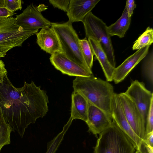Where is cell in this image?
Returning a JSON list of instances; mask_svg holds the SVG:
<instances>
[{
    "instance_id": "cell-1",
    "label": "cell",
    "mask_w": 153,
    "mask_h": 153,
    "mask_svg": "<svg viewBox=\"0 0 153 153\" xmlns=\"http://www.w3.org/2000/svg\"><path fill=\"white\" fill-rule=\"evenodd\" d=\"M48 97L45 91L32 81L14 87L7 77L0 84V106L7 123L22 138L28 125L45 116L48 111Z\"/></svg>"
},
{
    "instance_id": "cell-2",
    "label": "cell",
    "mask_w": 153,
    "mask_h": 153,
    "mask_svg": "<svg viewBox=\"0 0 153 153\" xmlns=\"http://www.w3.org/2000/svg\"><path fill=\"white\" fill-rule=\"evenodd\" d=\"M73 87L74 91L80 94L88 102L112 118L111 101L114 92L111 84L92 74L88 76H76L73 81Z\"/></svg>"
},
{
    "instance_id": "cell-3",
    "label": "cell",
    "mask_w": 153,
    "mask_h": 153,
    "mask_svg": "<svg viewBox=\"0 0 153 153\" xmlns=\"http://www.w3.org/2000/svg\"><path fill=\"white\" fill-rule=\"evenodd\" d=\"M99 134L94 153H135L136 151L131 141L113 120L111 125Z\"/></svg>"
},
{
    "instance_id": "cell-4",
    "label": "cell",
    "mask_w": 153,
    "mask_h": 153,
    "mask_svg": "<svg viewBox=\"0 0 153 153\" xmlns=\"http://www.w3.org/2000/svg\"><path fill=\"white\" fill-rule=\"evenodd\" d=\"M72 23L68 21L64 23H51V27L59 40L63 53L69 59L93 74L84 59L78 36Z\"/></svg>"
},
{
    "instance_id": "cell-5",
    "label": "cell",
    "mask_w": 153,
    "mask_h": 153,
    "mask_svg": "<svg viewBox=\"0 0 153 153\" xmlns=\"http://www.w3.org/2000/svg\"><path fill=\"white\" fill-rule=\"evenodd\" d=\"M38 32L25 30L16 25V18L12 16L0 19V58L14 47L21 46L25 40Z\"/></svg>"
},
{
    "instance_id": "cell-6",
    "label": "cell",
    "mask_w": 153,
    "mask_h": 153,
    "mask_svg": "<svg viewBox=\"0 0 153 153\" xmlns=\"http://www.w3.org/2000/svg\"><path fill=\"white\" fill-rule=\"evenodd\" d=\"M82 22L86 37L95 39L100 42L110 63L116 68L114 49L106 24L91 12L87 15Z\"/></svg>"
},
{
    "instance_id": "cell-7",
    "label": "cell",
    "mask_w": 153,
    "mask_h": 153,
    "mask_svg": "<svg viewBox=\"0 0 153 153\" xmlns=\"http://www.w3.org/2000/svg\"><path fill=\"white\" fill-rule=\"evenodd\" d=\"M111 109L112 119L126 136L136 150H140L143 140L136 134L131 127L124 113L118 94L114 92L111 99Z\"/></svg>"
},
{
    "instance_id": "cell-8",
    "label": "cell",
    "mask_w": 153,
    "mask_h": 153,
    "mask_svg": "<svg viewBox=\"0 0 153 153\" xmlns=\"http://www.w3.org/2000/svg\"><path fill=\"white\" fill-rule=\"evenodd\" d=\"M118 94L128 123L136 134L143 140L145 133L146 121L136 105L124 92Z\"/></svg>"
},
{
    "instance_id": "cell-9",
    "label": "cell",
    "mask_w": 153,
    "mask_h": 153,
    "mask_svg": "<svg viewBox=\"0 0 153 153\" xmlns=\"http://www.w3.org/2000/svg\"><path fill=\"white\" fill-rule=\"evenodd\" d=\"M15 18L16 25L28 31L38 32L39 29L51 25V22L45 18L33 4L28 5Z\"/></svg>"
},
{
    "instance_id": "cell-10",
    "label": "cell",
    "mask_w": 153,
    "mask_h": 153,
    "mask_svg": "<svg viewBox=\"0 0 153 153\" xmlns=\"http://www.w3.org/2000/svg\"><path fill=\"white\" fill-rule=\"evenodd\" d=\"M145 84L137 80L133 81L124 93L134 102L146 122L153 93L148 90Z\"/></svg>"
},
{
    "instance_id": "cell-11",
    "label": "cell",
    "mask_w": 153,
    "mask_h": 153,
    "mask_svg": "<svg viewBox=\"0 0 153 153\" xmlns=\"http://www.w3.org/2000/svg\"><path fill=\"white\" fill-rule=\"evenodd\" d=\"M49 59L55 68L63 74L76 76H88L93 74L68 58L63 52L51 55Z\"/></svg>"
},
{
    "instance_id": "cell-12",
    "label": "cell",
    "mask_w": 153,
    "mask_h": 153,
    "mask_svg": "<svg viewBox=\"0 0 153 153\" xmlns=\"http://www.w3.org/2000/svg\"><path fill=\"white\" fill-rule=\"evenodd\" d=\"M112 120L103 110L88 102L86 123L89 132L95 135L100 134L111 125Z\"/></svg>"
},
{
    "instance_id": "cell-13",
    "label": "cell",
    "mask_w": 153,
    "mask_h": 153,
    "mask_svg": "<svg viewBox=\"0 0 153 153\" xmlns=\"http://www.w3.org/2000/svg\"><path fill=\"white\" fill-rule=\"evenodd\" d=\"M149 46L138 50L115 68L113 76V81L115 84L122 81L133 68L144 58L149 52Z\"/></svg>"
},
{
    "instance_id": "cell-14",
    "label": "cell",
    "mask_w": 153,
    "mask_h": 153,
    "mask_svg": "<svg viewBox=\"0 0 153 153\" xmlns=\"http://www.w3.org/2000/svg\"><path fill=\"white\" fill-rule=\"evenodd\" d=\"M36 35V43L41 49L51 55L56 53H63L59 38L51 26L42 28Z\"/></svg>"
},
{
    "instance_id": "cell-15",
    "label": "cell",
    "mask_w": 153,
    "mask_h": 153,
    "mask_svg": "<svg viewBox=\"0 0 153 153\" xmlns=\"http://www.w3.org/2000/svg\"><path fill=\"white\" fill-rule=\"evenodd\" d=\"M100 0H70L67 12L68 21L72 23L82 22Z\"/></svg>"
},
{
    "instance_id": "cell-16",
    "label": "cell",
    "mask_w": 153,
    "mask_h": 153,
    "mask_svg": "<svg viewBox=\"0 0 153 153\" xmlns=\"http://www.w3.org/2000/svg\"><path fill=\"white\" fill-rule=\"evenodd\" d=\"M88 41L93 55L99 62L106 79L108 82L113 81L115 69L109 61L107 55L100 42L97 39L89 37Z\"/></svg>"
},
{
    "instance_id": "cell-17",
    "label": "cell",
    "mask_w": 153,
    "mask_h": 153,
    "mask_svg": "<svg viewBox=\"0 0 153 153\" xmlns=\"http://www.w3.org/2000/svg\"><path fill=\"white\" fill-rule=\"evenodd\" d=\"M88 102L80 94L74 91L71 95V116L72 120L79 119L85 122L87 120Z\"/></svg>"
},
{
    "instance_id": "cell-18",
    "label": "cell",
    "mask_w": 153,
    "mask_h": 153,
    "mask_svg": "<svg viewBox=\"0 0 153 153\" xmlns=\"http://www.w3.org/2000/svg\"><path fill=\"white\" fill-rule=\"evenodd\" d=\"M131 19L125 7L120 17L115 22L107 26V31L110 36H117L120 38L124 37L129 27Z\"/></svg>"
},
{
    "instance_id": "cell-19",
    "label": "cell",
    "mask_w": 153,
    "mask_h": 153,
    "mask_svg": "<svg viewBox=\"0 0 153 153\" xmlns=\"http://www.w3.org/2000/svg\"><path fill=\"white\" fill-rule=\"evenodd\" d=\"M12 131L5 120L0 106V151L4 146L10 143V135Z\"/></svg>"
},
{
    "instance_id": "cell-20",
    "label": "cell",
    "mask_w": 153,
    "mask_h": 153,
    "mask_svg": "<svg viewBox=\"0 0 153 153\" xmlns=\"http://www.w3.org/2000/svg\"><path fill=\"white\" fill-rule=\"evenodd\" d=\"M153 42V30L148 27L145 31L134 42L133 46L134 50H138L147 46H150Z\"/></svg>"
},
{
    "instance_id": "cell-21",
    "label": "cell",
    "mask_w": 153,
    "mask_h": 153,
    "mask_svg": "<svg viewBox=\"0 0 153 153\" xmlns=\"http://www.w3.org/2000/svg\"><path fill=\"white\" fill-rule=\"evenodd\" d=\"M72 122L69 120L64 126L62 131L48 144L47 151L45 153H55L63 140L64 136Z\"/></svg>"
},
{
    "instance_id": "cell-22",
    "label": "cell",
    "mask_w": 153,
    "mask_h": 153,
    "mask_svg": "<svg viewBox=\"0 0 153 153\" xmlns=\"http://www.w3.org/2000/svg\"><path fill=\"white\" fill-rule=\"evenodd\" d=\"M142 71L152 85L153 83V50L149 52L143 59Z\"/></svg>"
},
{
    "instance_id": "cell-23",
    "label": "cell",
    "mask_w": 153,
    "mask_h": 153,
    "mask_svg": "<svg viewBox=\"0 0 153 153\" xmlns=\"http://www.w3.org/2000/svg\"><path fill=\"white\" fill-rule=\"evenodd\" d=\"M79 43L84 60L88 68L91 70L94 55L86 37L79 39Z\"/></svg>"
},
{
    "instance_id": "cell-24",
    "label": "cell",
    "mask_w": 153,
    "mask_h": 153,
    "mask_svg": "<svg viewBox=\"0 0 153 153\" xmlns=\"http://www.w3.org/2000/svg\"><path fill=\"white\" fill-rule=\"evenodd\" d=\"M153 132V99H152L146 120L144 136Z\"/></svg>"
},
{
    "instance_id": "cell-25",
    "label": "cell",
    "mask_w": 153,
    "mask_h": 153,
    "mask_svg": "<svg viewBox=\"0 0 153 153\" xmlns=\"http://www.w3.org/2000/svg\"><path fill=\"white\" fill-rule=\"evenodd\" d=\"M5 7L11 12H13L22 8V1L21 0H4Z\"/></svg>"
},
{
    "instance_id": "cell-26",
    "label": "cell",
    "mask_w": 153,
    "mask_h": 153,
    "mask_svg": "<svg viewBox=\"0 0 153 153\" xmlns=\"http://www.w3.org/2000/svg\"><path fill=\"white\" fill-rule=\"evenodd\" d=\"M70 0H50L49 2L55 8H57L67 12Z\"/></svg>"
},
{
    "instance_id": "cell-27",
    "label": "cell",
    "mask_w": 153,
    "mask_h": 153,
    "mask_svg": "<svg viewBox=\"0 0 153 153\" xmlns=\"http://www.w3.org/2000/svg\"><path fill=\"white\" fill-rule=\"evenodd\" d=\"M126 7L128 16L129 17H131L133 13L134 9L136 7V4L133 0H127L126 1Z\"/></svg>"
},
{
    "instance_id": "cell-28",
    "label": "cell",
    "mask_w": 153,
    "mask_h": 153,
    "mask_svg": "<svg viewBox=\"0 0 153 153\" xmlns=\"http://www.w3.org/2000/svg\"><path fill=\"white\" fill-rule=\"evenodd\" d=\"M153 132L144 136L143 144L153 148Z\"/></svg>"
},
{
    "instance_id": "cell-29",
    "label": "cell",
    "mask_w": 153,
    "mask_h": 153,
    "mask_svg": "<svg viewBox=\"0 0 153 153\" xmlns=\"http://www.w3.org/2000/svg\"><path fill=\"white\" fill-rule=\"evenodd\" d=\"M14 14L5 7H0V19L12 16Z\"/></svg>"
},
{
    "instance_id": "cell-30",
    "label": "cell",
    "mask_w": 153,
    "mask_h": 153,
    "mask_svg": "<svg viewBox=\"0 0 153 153\" xmlns=\"http://www.w3.org/2000/svg\"><path fill=\"white\" fill-rule=\"evenodd\" d=\"M7 75V71L3 62L0 60V84L2 83L5 76Z\"/></svg>"
},
{
    "instance_id": "cell-31",
    "label": "cell",
    "mask_w": 153,
    "mask_h": 153,
    "mask_svg": "<svg viewBox=\"0 0 153 153\" xmlns=\"http://www.w3.org/2000/svg\"><path fill=\"white\" fill-rule=\"evenodd\" d=\"M145 147L143 145H142L140 150H136L135 153H146L144 151Z\"/></svg>"
},
{
    "instance_id": "cell-32",
    "label": "cell",
    "mask_w": 153,
    "mask_h": 153,
    "mask_svg": "<svg viewBox=\"0 0 153 153\" xmlns=\"http://www.w3.org/2000/svg\"><path fill=\"white\" fill-rule=\"evenodd\" d=\"M0 7H5L4 0H0Z\"/></svg>"
}]
</instances>
